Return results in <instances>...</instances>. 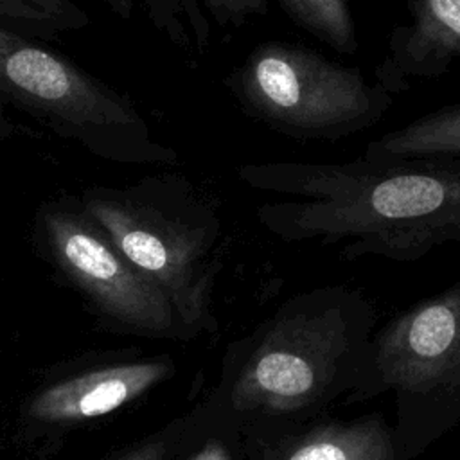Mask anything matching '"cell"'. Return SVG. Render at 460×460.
I'll return each instance as SVG.
<instances>
[{"label": "cell", "instance_id": "1", "mask_svg": "<svg viewBox=\"0 0 460 460\" xmlns=\"http://www.w3.org/2000/svg\"><path fill=\"white\" fill-rule=\"evenodd\" d=\"M237 176L284 196L257 207L266 230L288 243H343L347 261L415 262L460 243V172L437 160L264 162L241 165Z\"/></svg>", "mask_w": 460, "mask_h": 460}, {"label": "cell", "instance_id": "2", "mask_svg": "<svg viewBox=\"0 0 460 460\" xmlns=\"http://www.w3.org/2000/svg\"><path fill=\"white\" fill-rule=\"evenodd\" d=\"M377 313L359 291L320 286L284 300L244 341L232 345L219 408L264 428L300 426L365 377Z\"/></svg>", "mask_w": 460, "mask_h": 460}, {"label": "cell", "instance_id": "3", "mask_svg": "<svg viewBox=\"0 0 460 460\" xmlns=\"http://www.w3.org/2000/svg\"><path fill=\"white\" fill-rule=\"evenodd\" d=\"M79 201L113 246L167 295L189 334L216 327L212 293L223 268V221L185 176L92 187Z\"/></svg>", "mask_w": 460, "mask_h": 460}, {"label": "cell", "instance_id": "4", "mask_svg": "<svg viewBox=\"0 0 460 460\" xmlns=\"http://www.w3.org/2000/svg\"><path fill=\"white\" fill-rule=\"evenodd\" d=\"M386 392L395 460H415L460 422V279L374 332L352 402Z\"/></svg>", "mask_w": 460, "mask_h": 460}, {"label": "cell", "instance_id": "5", "mask_svg": "<svg viewBox=\"0 0 460 460\" xmlns=\"http://www.w3.org/2000/svg\"><path fill=\"white\" fill-rule=\"evenodd\" d=\"M239 110L293 140H341L376 126L394 97L359 68L300 43L255 45L223 77Z\"/></svg>", "mask_w": 460, "mask_h": 460}, {"label": "cell", "instance_id": "6", "mask_svg": "<svg viewBox=\"0 0 460 460\" xmlns=\"http://www.w3.org/2000/svg\"><path fill=\"white\" fill-rule=\"evenodd\" d=\"M0 93L56 135L117 164H174L133 102L38 40L0 27Z\"/></svg>", "mask_w": 460, "mask_h": 460}, {"label": "cell", "instance_id": "7", "mask_svg": "<svg viewBox=\"0 0 460 460\" xmlns=\"http://www.w3.org/2000/svg\"><path fill=\"white\" fill-rule=\"evenodd\" d=\"M34 235L54 266L108 316L153 336L189 334L167 295L113 246L79 198L43 203Z\"/></svg>", "mask_w": 460, "mask_h": 460}, {"label": "cell", "instance_id": "8", "mask_svg": "<svg viewBox=\"0 0 460 460\" xmlns=\"http://www.w3.org/2000/svg\"><path fill=\"white\" fill-rule=\"evenodd\" d=\"M408 23L390 31L374 81L392 97L442 77L460 59V0H404Z\"/></svg>", "mask_w": 460, "mask_h": 460}, {"label": "cell", "instance_id": "9", "mask_svg": "<svg viewBox=\"0 0 460 460\" xmlns=\"http://www.w3.org/2000/svg\"><path fill=\"white\" fill-rule=\"evenodd\" d=\"M171 374L165 361H140L86 372L41 390L31 415L41 420H84L106 415Z\"/></svg>", "mask_w": 460, "mask_h": 460}, {"label": "cell", "instance_id": "10", "mask_svg": "<svg viewBox=\"0 0 460 460\" xmlns=\"http://www.w3.org/2000/svg\"><path fill=\"white\" fill-rule=\"evenodd\" d=\"M262 460H395L383 415L268 429Z\"/></svg>", "mask_w": 460, "mask_h": 460}, {"label": "cell", "instance_id": "11", "mask_svg": "<svg viewBox=\"0 0 460 460\" xmlns=\"http://www.w3.org/2000/svg\"><path fill=\"white\" fill-rule=\"evenodd\" d=\"M363 158L377 164L437 160L460 172V102L440 106L370 140Z\"/></svg>", "mask_w": 460, "mask_h": 460}, {"label": "cell", "instance_id": "12", "mask_svg": "<svg viewBox=\"0 0 460 460\" xmlns=\"http://www.w3.org/2000/svg\"><path fill=\"white\" fill-rule=\"evenodd\" d=\"M90 23L72 0H0V27L32 40H56Z\"/></svg>", "mask_w": 460, "mask_h": 460}, {"label": "cell", "instance_id": "13", "mask_svg": "<svg viewBox=\"0 0 460 460\" xmlns=\"http://www.w3.org/2000/svg\"><path fill=\"white\" fill-rule=\"evenodd\" d=\"M284 14L340 54L359 49L356 22L349 0H277Z\"/></svg>", "mask_w": 460, "mask_h": 460}, {"label": "cell", "instance_id": "14", "mask_svg": "<svg viewBox=\"0 0 460 460\" xmlns=\"http://www.w3.org/2000/svg\"><path fill=\"white\" fill-rule=\"evenodd\" d=\"M216 428L201 438L189 460H262L268 428L217 410Z\"/></svg>", "mask_w": 460, "mask_h": 460}, {"label": "cell", "instance_id": "15", "mask_svg": "<svg viewBox=\"0 0 460 460\" xmlns=\"http://www.w3.org/2000/svg\"><path fill=\"white\" fill-rule=\"evenodd\" d=\"M151 23L174 45L203 54L210 45L212 25L199 0H142Z\"/></svg>", "mask_w": 460, "mask_h": 460}, {"label": "cell", "instance_id": "16", "mask_svg": "<svg viewBox=\"0 0 460 460\" xmlns=\"http://www.w3.org/2000/svg\"><path fill=\"white\" fill-rule=\"evenodd\" d=\"M214 23L221 27H241L250 16H264L268 0H199Z\"/></svg>", "mask_w": 460, "mask_h": 460}, {"label": "cell", "instance_id": "17", "mask_svg": "<svg viewBox=\"0 0 460 460\" xmlns=\"http://www.w3.org/2000/svg\"><path fill=\"white\" fill-rule=\"evenodd\" d=\"M9 101L0 93V140H7V138H13L16 137L18 133H25L27 129L20 128L11 117H9Z\"/></svg>", "mask_w": 460, "mask_h": 460}, {"label": "cell", "instance_id": "18", "mask_svg": "<svg viewBox=\"0 0 460 460\" xmlns=\"http://www.w3.org/2000/svg\"><path fill=\"white\" fill-rule=\"evenodd\" d=\"M164 458H165V444L153 442V444L140 447L138 451H135L133 455H129L124 460H164Z\"/></svg>", "mask_w": 460, "mask_h": 460}, {"label": "cell", "instance_id": "19", "mask_svg": "<svg viewBox=\"0 0 460 460\" xmlns=\"http://www.w3.org/2000/svg\"><path fill=\"white\" fill-rule=\"evenodd\" d=\"M104 4L111 13L120 16L122 20H129L133 13V2L131 0H97Z\"/></svg>", "mask_w": 460, "mask_h": 460}]
</instances>
